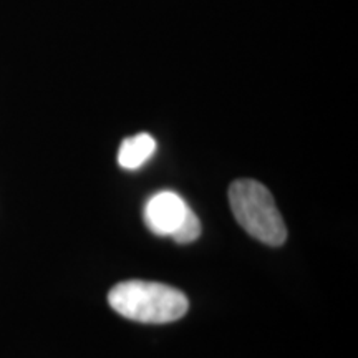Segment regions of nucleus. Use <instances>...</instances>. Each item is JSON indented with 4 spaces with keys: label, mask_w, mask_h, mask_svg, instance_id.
I'll list each match as a JSON object with an SVG mask.
<instances>
[{
    "label": "nucleus",
    "mask_w": 358,
    "mask_h": 358,
    "mask_svg": "<svg viewBox=\"0 0 358 358\" xmlns=\"http://www.w3.org/2000/svg\"><path fill=\"white\" fill-rule=\"evenodd\" d=\"M115 312L141 324H169L189 308L187 297L181 290L161 282L123 280L108 294Z\"/></svg>",
    "instance_id": "obj_1"
},
{
    "label": "nucleus",
    "mask_w": 358,
    "mask_h": 358,
    "mask_svg": "<svg viewBox=\"0 0 358 358\" xmlns=\"http://www.w3.org/2000/svg\"><path fill=\"white\" fill-rule=\"evenodd\" d=\"M229 204L243 229L267 245H282L287 227L271 191L254 179H237L229 187Z\"/></svg>",
    "instance_id": "obj_2"
},
{
    "label": "nucleus",
    "mask_w": 358,
    "mask_h": 358,
    "mask_svg": "<svg viewBox=\"0 0 358 358\" xmlns=\"http://www.w3.org/2000/svg\"><path fill=\"white\" fill-rule=\"evenodd\" d=\"M189 206L173 191H159L145 206V222L153 234L171 237L181 226Z\"/></svg>",
    "instance_id": "obj_3"
},
{
    "label": "nucleus",
    "mask_w": 358,
    "mask_h": 358,
    "mask_svg": "<svg viewBox=\"0 0 358 358\" xmlns=\"http://www.w3.org/2000/svg\"><path fill=\"white\" fill-rule=\"evenodd\" d=\"M156 151V141L151 134L140 133L123 140L118 151V163L124 169H138L146 163Z\"/></svg>",
    "instance_id": "obj_4"
},
{
    "label": "nucleus",
    "mask_w": 358,
    "mask_h": 358,
    "mask_svg": "<svg viewBox=\"0 0 358 358\" xmlns=\"http://www.w3.org/2000/svg\"><path fill=\"white\" fill-rule=\"evenodd\" d=\"M201 231H203L201 229V221L194 214V211L189 208V211L186 213L185 219H182L181 226L178 227V231L171 237L179 244H187L198 239L201 236Z\"/></svg>",
    "instance_id": "obj_5"
}]
</instances>
